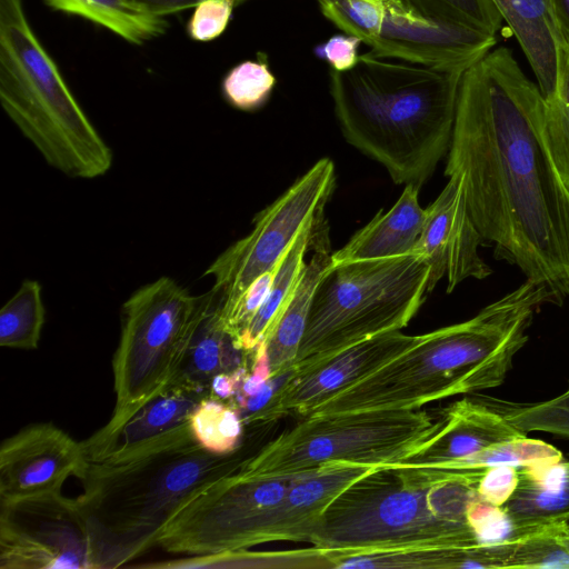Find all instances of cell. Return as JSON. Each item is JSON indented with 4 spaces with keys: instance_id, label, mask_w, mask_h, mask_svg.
I'll return each mask as SVG.
<instances>
[{
    "instance_id": "cell-1",
    "label": "cell",
    "mask_w": 569,
    "mask_h": 569,
    "mask_svg": "<svg viewBox=\"0 0 569 569\" xmlns=\"http://www.w3.org/2000/svg\"><path fill=\"white\" fill-rule=\"evenodd\" d=\"M546 100L499 47L462 76L446 177L462 179L482 238L550 302L569 299V191L549 151Z\"/></svg>"
},
{
    "instance_id": "cell-2",
    "label": "cell",
    "mask_w": 569,
    "mask_h": 569,
    "mask_svg": "<svg viewBox=\"0 0 569 569\" xmlns=\"http://www.w3.org/2000/svg\"><path fill=\"white\" fill-rule=\"evenodd\" d=\"M546 302L548 292L526 279L471 319L426 333L418 345L329 397L308 416L419 409L498 387L527 342L536 311Z\"/></svg>"
},
{
    "instance_id": "cell-3",
    "label": "cell",
    "mask_w": 569,
    "mask_h": 569,
    "mask_svg": "<svg viewBox=\"0 0 569 569\" xmlns=\"http://www.w3.org/2000/svg\"><path fill=\"white\" fill-rule=\"evenodd\" d=\"M465 71L370 52L330 71V94L351 146L386 168L397 184L421 187L448 153Z\"/></svg>"
},
{
    "instance_id": "cell-4",
    "label": "cell",
    "mask_w": 569,
    "mask_h": 569,
    "mask_svg": "<svg viewBox=\"0 0 569 569\" xmlns=\"http://www.w3.org/2000/svg\"><path fill=\"white\" fill-rule=\"evenodd\" d=\"M214 455L189 421L116 459L87 462L77 497L87 520L96 569L124 566L157 546L173 513L194 492L243 459Z\"/></svg>"
},
{
    "instance_id": "cell-5",
    "label": "cell",
    "mask_w": 569,
    "mask_h": 569,
    "mask_svg": "<svg viewBox=\"0 0 569 569\" xmlns=\"http://www.w3.org/2000/svg\"><path fill=\"white\" fill-rule=\"evenodd\" d=\"M483 470L379 467L330 503L310 543L330 567L358 553L483 542L467 517Z\"/></svg>"
},
{
    "instance_id": "cell-6",
    "label": "cell",
    "mask_w": 569,
    "mask_h": 569,
    "mask_svg": "<svg viewBox=\"0 0 569 569\" xmlns=\"http://www.w3.org/2000/svg\"><path fill=\"white\" fill-rule=\"evenodd\" d=\"M0 101L50 167L83 180L110 170L112 150L39 41L22 0H0Z\"/></svg>"
},
{
    "instance_id": "cell-7",
    "label": "cell",
    "mask_w": 569,
    "mask_h": 569,
    "mask_svg": "<svg viewBox=\"0 0 569 569\" xmlns=\"http://www.w3.org/2000/svg\"><path fill=\"white\" fill-rule=\"evenodd\" d=\"M429 278V263L419 252L330 264L315 292L292 370L408 326L423 303Z\"/></svg>"
},
{
    "instance_id": "cell-8",
    "label": "cell",
    "mask_w": 569,
    "mask_h": 569,
    "mask_svg": "<svg viewBox=\"0 0 569 569\" xmlns=\"http://www.w3.org/2000/svg\"><path fill=\"white\" fill-rule=\"evenodd\" d=\"M419 409H379L303 417L237 470L258 478L311 471L335 462L388 467L409 458L439 429Z\"/></svg>"
},
{
    "instance_id": "cell-9",
    "label": "cell",
    "mask_w": 569,
    "mask_h": 569,
    "mask_svg": "<svg viewBox=\"0 0 569 569\" xmlns=\"http://www.w3.org/2000/svg\"><path fill=\"white\" fill-rule=\"evenodd\" d=\"M206 299L160 277L126 300L112 360L116 406L102 429L119 427L168 383Z\"/></svg>"
},
{
    "instance_id": "cell-10",
    "label": "cell",
    "mask_w": 569,
    "mask_h": 569,
    "mask_svg": "<svg viewBox=\"0 0 569 569\" xmlns=\"http://www.w3.org/2000/svg\"><path fill=\"white\" fill-rule=\"evenodd\" d=\"M326 19L371 48V54L466 71L497 37L425 14L408 0H316Z\"/></svg>"
},
{
    "instance_id": "cell-11",
    "label": "cell",
    "mask_w": 569,
    "mask_h": 569,
    "mask_svg": "<svg viewBox=\"0 0 569 569\" xmlns=\"http://www.w3.org/2000/svg\"><path fill=\"white\" fill-rule=\"evenodd\" d=\"M336 182L335 164L318 160L281 196L253 219V228L229 246L206 269L222 321L229 318L248 288L272 271L300 231L325 219V208Z\"/></svg>"
},
{
    "instance_id": "cell-12",
    "label": "cell",
    "mask_w": 569,
    "mask_h": 569,
    "mask_svg": "<svg viewBox=\"0 0 569 569\" xmlns=\"http://www.w3.org/2000/svg\"><path fill=\"white\" fill-rule=\"evenodd\" d=\"M0 569H96L77 498L57 491L0 501Z\"/></svg>"
},
{
    "instance_id": "cell-13",
    "label": "cell",
    "mask_w": 569,
    "mask_h": 569,
    "mask_svg": "<svg viewBox=\"0 0 569 569\" xmlns=\"http://www.w3.org/2000/svg\"><path fill=\"white\" fill-rule=\"evenodd\" d=\"M425 335L388 331L350 346L308 368L293 371L270 401L243 423L266 425L286 416L307 417L318 405L418 345Z\"/></svg>"
},
{
    "instance_id": "cell-14",
    "label": "cell",
    "mask_w": 569,
    "mask_h": 569,
    "mask_svg": "<svg viewBox=\"0 0 569 569\" xmlns=\"http://www.w3.org/2000/svg\"><path fill=\"white\" fill-rule=\"evenodd\" d=\"M87 466L81 442L51 422L29 425L0 448V501L61 491Z\"/></svg>"
},
{
    "instance_id": "cell-15",
    "label": "cell",
    "mask_w": 569,
    "mask_h": 569,
    "mask_svg": "<svg viewBox=\"0 0 569 569\" xmlns=\"http://www.w3.org/2000/svg\"><path fill=\"white\" fill-rule=\"evenodd\" d=\"M425 210L415 251L423 254L430 267L428 292L443 277L448 293L467 279L487 278L491 268L479 253L485 239L468 210L462 179L449 177L439 196Z\"/></svg>"
},
{
    "instance_id": "cell-16",
    "label": "cell",
    "mask_w": 569,
    "mask_h": 569,
    "mask_svg": "<svg viewBox=\"0 0 569 569\" xmlns=\"http://www.w3.org/2000/svg\"><path fill=\"white\" fill-rule=\"evenodd\" d=\"M440 420L439 429L416 453L388 467L445 469L486 448L527 436L503 413L470 399L451 403Z\"/></svg>"
},
{
    "instance_id": "cell-17",
    "label": "cell",
    "mask_w": 569,
    "mask_h": 569,
    "mask_svg": "<svg viewBox=\"0 0 569 569\" xmlns=\"http://www.w3.org/2000/svg\"><path fill=\"white\" fill-rule=\"evenodd\" d=\"M378 468L335 462L296 475L274 511L266 542H310L330 503L350 485Z\"/></svg>"
},
{
    "instance_id": "cell-18",
    "label": "cell",
    "mask_w": 569,
    "mask_h": 569,
    "mask_svg": "<svg viewBox=\"0 0 569 569\" xmlns=\"http://www.w3.org/2000/svg\"><path fill=\"white\" fill-rule=\"evenodd\" d=\"M206 397L208 395L201 390L168 381L119 427L100 428L81 441L87 462L120 458L187 423Z\"/></svg>"
},
{
    "instance_id": "cell-19",
    "label": "cell",
    "mask_w": 569,
    "mask_h": 569,
    "mask_svg": "<svg viewBox=\"0 0 569 569\" xmlns=\"http://www.w3.org/2000/svg\"><path fill=\"white\" fill-rule=\"evenodd\" d=\"M248 360H251V355L241 349L226 329L219 301L210 290L169 381L186 385L210 396V385L217 376L233 373L248 366Z\"/></svg>"
},
{
    "instance_id": "cell-20",
    "label": "cell",
    "mask_w": 569,
    "mask_h": 569,
    "mask_svg": "<svg viewBox=\"0 0 569 569\" xmlns=\"http://www.w3.org/2000/svg\"><path fill=\"white\" fill-rule=\"evenodd\" d=\"M419 190L415 184H406L387 212L380 210L342 248L331 252V267L416 252L426 218V210L419 204Z\"/></svg>"
},
{
    "instance_id": "cell-21",
    "label": "cell",
    "mask_w": 569,
    "mask_h": 569,
    "mask_svg": "<svg viewBox=\"0 0 569 569\" xmlns=\"http://www.w3.org/2000/svg\"><path fill=\"white\" fill-rule=\"evenodd\" d=\"M510 537L569 521V460L519 468V482L502 506Z\"/></svg>"
},
{
    "instance_id": "cell-22",
    "label": "cell",
    "mask_w": 569,
    "mask_h": 569,
    "mask_svg": "<svg viewBox=\"0 0 569 569\" xmlns=\"http://www.w3.org/2000/svg\"><path fill=\"white\" fill-rule=\"evenodd\" d=\"M518 40L545 99L556 91L562 49L549 0H493Z\"/></svg>"
},
{
    "instance_id": "cell-23",
    "label": "cell",
    "mask_w": 569,
    "mask_h": 569,
    "mask_svg": "<svg viewBox=\"0 0 569 569\" xmlns=\"http://www.w3.org/2000/svg\"><path fill=\"white\" fill-rule=\"evenodd\" d=\"M516 538L467 547H425L335 558L330 568H506Z\"/></svg>"
},
{
    "instance_id": "cell-24",
    "label": "cell",
    "mask_w": 569,
    "mask_h": 569,
    "mask_svg": "<svg viewBox=\"0 0 569 569\" xmlns=\"http://www.w3.org/2000/svg\"><path fill=\"white\" fill-rule=\"evenodd\" d=\"M319 250H330L326 219L306 226L278 262L262 305L237 340L241 349L252 356L262 343L300 278L307 252Z\"/></svg>"
},
{
    "instance_id": "cell-25",
    "label": "cell",
    "mask_w": 569,
    "mask_h": 569,
    "mask_svg": "<svg viewBox=\"0 0 569 569\" xmlns=\"http://www.w3.org/2000/svg\"><path fill=\"white\" fill-rule=\"evenodd\" d=\"M330 250L313 251L311 259L260 346L268 356L271 378L292 369L302 341L315 292L331 264Z\"/></svg>"
},
{
    "instance_id": "cell-26",
    "label": "cell",
    "mask_w": 569,
    "mask_h": 569,
    "mask_svg": "<svg viewBox=\"0 0 569 569\" xmlns=\"http://www.w3.org/2000/svg\"><path fill=\"white\" fill-rule=\"evenodd\" d=\"M53 10L74 14L109 29L133 44H142L166 33L169 23L126 0H43Z\"/></svg>"
},
{
    "instance_id": "cell-27",
    "label": "cell",
    "mask_w": 569,
    "mask_h": 569,
    "mask_svg": "<svg viewBox=\"0 0 569 569\" xmlns=\"http://www.w3.org/2000/svg\"><path fill=\"white\" fill-rule=\"evenodd\" d=\"M44 305L37 280H24L0 311V345L31 350L39 345Z\"/></svg>"
},
{
    "instance_id": "cell-28",
    "label": "cell",
    "mask_w": 569,
    "mask_h": 569,
    "mask_svg": "<svg viewBox=\"0 0 569 569\" xmlns=\"http://www.w3.org/2000/svg\"><path fill=\"white\" fill-rule=\"evenodd\" d=\"M189 425L196 441L214 455L236 452L244 427L233 405L211 396L198 403Z\"/></svg>"
},
{
    "instance_id": "cell-29",
    "label": "cell",
    "mask_w": 569,
    "mask_h": 569,
    "mask_svg": "<svg viewBox=\"0 0 569 569\" xmlns=\"http://www.w3.org/2000/svg\"><path fill=\"white\" fill-rule=\"evenodd\" d=\"M561 459L562 453L556 447L526 436L486 448L441 470H482L502 465L522 468L550 465Z\"/></svg>"
},
{
    "instance_id": "cell-30",
    "label": "cell",
    "mask_w": 569,
    "mask_h": 569,
    "mask_svg": "<svg viewBox=\"0 0 569 569\" xmlns=\"http://www.w3.org/2000/svg\"><path fill=\"white\" fill-rule=\"evenodd\" d=\"M545 131L556 168L569 191V51L562 49L556 91L545 99Z\"/></svg>"
},
{
    "instance_id": "cell-31",
    "label": "cell",
    "mask_w": 569,
    "mask_h": 569,
    "mask_svg": "<svg viewBox=\"0 0 569 569\" xmlns=\"http://www.w3.org/2000/svg\"><path fill=\"white\" fill-rule=\"evenodd\" d=\"M276 81L266 60H244L228 71L221 89L230 106L242 111H253L269 100Z\"/></svg>"
},
{
    "instance_id": "cell-32",
    "label": "cell",
    "mask_w": 569,
    "mask_h": 569,
    "mask_svg": "<svg viewBox=\"0 0 569 569\" xmlns=\"http://www.w3.org/2000/svg\"><path fill=\"white\" fill-rule=\"evenodd\" d=\"M562 523L545 526L517 537L506 568L569 569V547L562 537Z\"/></svg>"
},
{
    "instance_id": "cell-33",
    "label": "cell",
    "mask_w": 569,
    "mask_h": 569,
    "mask_svg": "<svg viewBox=\"0 0 569 569\" xmlns=\"http://www.w3.org/2000/svg\"><path fill=\"white\" fill-rule=\"evenodd\" d=\"M432 18L497 34L503 18L493 0H408Z\"/></svg>"
},
{
    "instance_id": "cell-34",
    "label": "cell",
    "mask_w": 569,
    "mask_h": 569,
    "mask_svg": "<svg viewBox=\"0 0 569 569\" xmlns=\"http://www.w3.org/2000/svg\"><path fill=\"white\" fill-rule=\"evenodd\" d=\"M503 415L525 433L543 431L569 438V388L550 400L517 406Z\"/></svg>"
},
{
    "instance_id": "cell-35",
    "label": "cell",
    "mask_w": 569,
    "mask_h": 569,
    "mask_svg": "<svg viewBox=\"0 0 569 569\" xmlns=\"http://www.w3.org/2000/svg\"><path fill=\"white\" fill-rule=\"evenodd\" d=\"M236 0H202L199 2L187 24L188 36L194 41H211L227 29Z\"/></svg>"
},
{
    "instance_id": "cell-36",
    "label": "cell",
    "mask_w": 569,
    "mask_h": 569,
    "mask_svg": "<svg viewBox=\"0 0 569 569\" xmlns=\"http://www.w3.org/2000/svg\"><path fill=\"white\" fill-rule=\"evenodd\" d=\"M468 522L482 541L506 539L503 532L511 528L502 507L493 506L477 497L468 509Z\"/></svg>"
},
{
    "instance_id": "cell-37",
    "label": "cell",
    "mask_w": 569,
    "mask_h": 569,
    "mask_svg": "<svg viewBox=\"0 0 569 569\" xmlns=\"http://www.w3.org/2000/svg\"><path fill=\"white\" fill-rule=\"evenodd\" d=\"M519 482V468L497 466L483 470L477 491L481 499L502 507L513 495Z\"/></svg>"
},
{
    "instance_id": "cell-38",
    "label": "cell",
    "mask_w": 569,
    "mask_h": 569,
    "mask_svg": "<svg viewBox=\"0 0 569 569\" xmlns=\"http://www.w3.org/2000/svg\"><path fill=\"white\" fill-rule=\"evenodd\" d=\"M361 39L346 32L333 34L313 48L317 58L326 61L332 71L343 72L352 69L359 59L358 48Z\"/></svg>"
},
{
    "instance_id": "cell-39",
    "label": "cell",
    "mask_w": 569,
    "mask_h": 569,
    "mask_svg": "<svg viewBox=\"0 0 569 569\" xmlns=\"http://www.w3.org/2000/svg\"><path fill=\"white\" fill-rule=\"evenodd\" d=\"M140 10L153 16L164 17L167 14L184 11L194 8L202 0H126ZM247 0H236L238 4Z\"/></svg>"
},
{
    "instance_id": "cell-40",
    "label": "cell",
    "mask_w": 569,
    "mask_h": 569,
    "mask_svg": "<svg viewBox=\"0 0 569 569\" xmlns=\"http://www.w3.org/2000/svg\"><path fill=\"white\" fill-rule=\"evenodd\" d=\"M549 2L561 40L569 49V0H549Z\"/></svg>"
},
{
    "instance_id": "cell-41",
    "label": "cell",
    "mask_w": 569,
    "mask_h": 569,
    "mask_svg": "<svg viewBox=\"0 0 569 569\" xmlns=\"http://www.w3.org/2000/svg\"><path fill=\"white\" fill-rule=\"evenodd\" d=\"M561 532H562V537H563L566 543L569 547V521H566V522L562 523Z\"/></svg>"
},
{
    "instance_id": "cell-42",
    "label": "cell",
    "mask_w": 569,
    "mask_h": 569,
    "mask_svg": "<svg viewBox=\"0 0 569 569\" xmlns=\"http://www.w3.org/2000/svg\"><path fill=\"white\" fill-rule=\"evenodd\" d=\"M568 51H569V49H568Z\"/></svg>"
}]
</instances>
